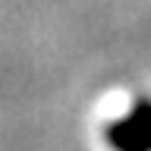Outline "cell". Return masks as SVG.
I'll use <instances>...</instances> for the list:
<instances>
[{"instance_id": "obj_1", "label": "cell", "mask_w": 151, "mask_h": 151, "mask_svg": "<svg viewBox=\"0 0 151 151\" xmlns=\"http://www.w3.org/2000/svg\"><path fill=\"white\" fill-rule=\"evenodd\" d=\"M104 139L113 151H151V98H139L123 116L110 120Z\"/></svg>"}]
</instances>
